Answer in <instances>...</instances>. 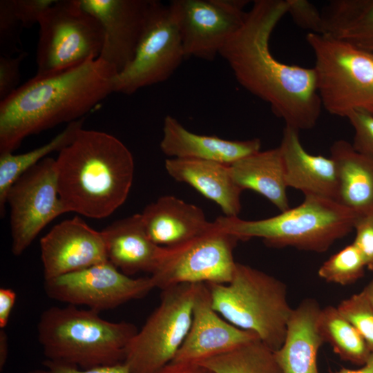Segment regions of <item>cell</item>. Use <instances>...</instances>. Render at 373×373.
I'll return each mask as SVG.
<instances>
[{
  "mask_svg": "<svg viewBox=\"0 0 373 373\" xmlns=\"http://www.w3.org/2000/svg\"><path fill=\"white\" fill-rule=\"evenodd\" d=\"M299 131L285 126L278 146L285 167L287 187L305 196L336 200L338 191L336 164L331 157L312 155L301 144Z\"/></svg>",
  "mask_w": 373,
  "mask_h": 373,
  "instance_id": "18",
  "label": "cell"
},
{
  "mask_svg": "<svg viewBox=\"0 0 373 373\" xmlns=\"http://www.w3.org/2000/svg\"><path fill=\"white\" fill-rule=\"evenodd\" d=\"M116 70L101 58L35 77L0 102V154L27 137L77 121L113 92Z\"/></svg>",
  "mask_w": 373,
  "mask_h": 373,
  "instance_id": "2",
  "label": "cell"
},
{
  "mask_svg": "<svg viewBox=\"0 0 373 373\" xmlns=\"http://www.w3.org/2000/svg\"><path fill=\"white\" fill-rule=\"evenodd\" d=\"M321 308L312 298L292 309L281 347L274 354L283 373H319L318 350L324 343L318 327Z\"/></svg>",
  "mask_w": 373,
  "mask_h": 373,
  "instance_id": "21",
  "label": "cell"
},
{
  "mask_svg": "<svg viewBox=\"0 0 373 373\" xmlns=\"http://www.w3.org/2000/svg\"><path fill=\"white\" fill-rule=\"evenodd\" d=\"M15 14L23 28H28L40 19L56 0H10Z\"/></svg>",
  "mask_w": 373,
  "mask_h": 373,
  "instance_id": "37",
  "label": "cell"
},
{
  "mask_svg": "<svg viewBox=\"0 0 373 373\" xmlns=\"http://www.w3.org/2000/svg\"><path fill=\"white\" fill-rule=\"evenodd\" d=\"M287 14L298 26L311 33H323L322 13L314 4L307 0H287Z\"/></svg>",
  "mask_w": 373,
  "mask_h": 373,
  "instance_id": "34",
  "label": "cell"
},
{
  "mask_svg": "<svg viewBox=\"0 0 373 373\" xmlns=\"http://www.w3.org/2000/svg\"><path fill=\"white\" fill-rule=\"evenodd\" d=\"M45 280L108 261L102 231L75 216L54 226L40 240Z\"/></svg>",
  "mask_w": 373,
  "mask_h": 373,
  "instance_id": "16",
  "label": "cell"
},
{
  "mask_svg": "<svg viewBox=\"0 0 373 373\" xmlns=\"http://www.w3.org/2000/svg\"><path fill=\"white\" fill-rule=\"evenodd\" d=\"M207 285L212 306L222 317L240 329L254 332L273 351L281 347L293 309L283 282L236 262L229 283Z\"/></svg>",
  "mask_w": 373,
  "mask_h": 373,
  "instance_id": "6",
  "label": "cell"
},
{
  "mask_svg": "<svg viewBox=\"0 0 373 373\" xmlns=\"http://www.w3.org/2000/svg\"><path fill=\"white\" fill-rule=\"evenodd\" d=\"M365 268L361 253L352 243L325 261L318 269V275L326 282L347 285L361 278Z\"/></svg>",
  "mask_w": 373,
  "mask_h": 373,
  "instance_id": "30",
  "label": "cell"
},
{
  "mask_svg": "<svg viewBox=\"0 0 373 373\" xmlns=\"http://www.w3.org/2000/svg\"><path fill=\"white\" fill-rule=\"evenodd\" d=\"M354 230L356 235L352 244L361 253L366 268L373 271V216L358 217Z\"/></svg>",
  "mask_w": 373,
  "mask_h": 373,
  "instance_id": "36",
  "label": "cell"
},
{
  "mask_svg": "<svg viewBox=\"0 0 373 373\" xmlns=\"http://www.w3.org/2000/svg\"><path fill=\"white\" fill-rule=\"evenodd\" d=\"M26 52H21L17 56H0V102L6 99L19 86L20 66Z\"/></svg>",
  "mask_w": 373,
  "mask_h": 373,
  "instance_id": "35",
  "label": "cell"
},
{
  "mask_svg": "<svg viewBox=\"0 0 373 373\" xmlns=\"http://www.w3.org/2000/svg\"><path fill=\"white\" fill-rule=\"evenodd\" d=\"M232 177L242 190L250 189L271 202L280 212L289 209L285 167L278 147L259 151L230 165Z\"/></svg>",
  "mask_w": 373,
  "mask_h": 373,
  "instance_id": "25",
  "label": "cell"
},
{
  "mask_svg": "<svg viewBox=\"0 0 373 373\" xmlns=\"http://www.w3.org/2000/svg\"><path fill=\"white\" fill-rule=\"evenodd\" d=\"M198 284L162 290L159 305L127 347L124 363L131 373H157L173 361L191 326Z\"/></svg>",
  "mask_w": 373,
  "mask_h": 373,
  "instance_id": "9",
  "label": "cell"
},
{
  "mask_svg": "<svg viewBox=\"0 0 373 373\" xmlns=\"http://www.w3.org/2000/svg\"><path fill=\"white\" fill-rule=\"evenodd\" d=\"M38 339L47 360L88 369L122 363L138 329L111 322L91 309L51 307L40 316Z\"/></svg>",
  "mask_w": 373,
  "mask_h": 373,
  "instance_id": "4",
  "label": "cell"
},
{
  "mask_svg": "<svg viewBox=\"0 0 373 373\" xmlns=\"http://www.w3.org/2000/svg\"><path fill=\"white\" fill-rule=\"evenodd\" d=\"M164 165L171 177L216 202L225 216L238 217L243 191L235 182L230 165L189 158H168Z\"/></svg>",
  "mask_w": 373,
  "mask_h": 373,
  "instance_id": "23",
  "label": "cell"
},
{
  "mask_svg": "<svg viewBox=\"0 0 373 373\" xmlns=\"http://www.w3.org/2000/svg\"><path fill=\"white\" fill-rule=\"evenodd\" d=\"M38 25L36 75L57 72L99 57L102 28L79 0H56Z\"/></svg>",
  "mask_w": 373,
  "mask_h": 373,
  "instance_id": "8",
  "label": "cell"
},
{
  "mask_svg": "<svg viewBox=\"0 0 373 373\" xmlns=\"http://www.w3.org/2000/svg\"><path fill=\"white\" fill-rule=\"evenodd\" d=\"M102 232L108 261L122 273L131 276L154 272L164 247L157 245L149 238L140 213L117 220Z\"/></svg>",
  "mask_w": 373,
  "mask_h": 373,
  "instance_id": "22",
  "label": "cell"
},
{
  "mask_svg": "<svg viewBox=\"0 0 373 373\" xmlns=\"http://www.w3.org/2000/svg\"><path fill=\"white\" fill-rule=\"evenodd\" d=\"M257 339L254 332L240 329L222 317L212 306L207 283H198L189 330L171 363H197Z\"/></svg>",
  "mask_w": 373,
  "mask_h": 373,
  "instance_id": "17",
  "label": "cell"
},
{
  "mask_svg": "<svg viewBox=\"0 0 373 373\" xmlns=\"http://www.w3.org/2000/svg\"><path fill=\"white\" fill-rule=\"evenodd\" d=\"M144 230L157 245L173 247L208 231L213 225L202 209L173 195H164L140 213Z\"/></svg>",
  "mask_w": 373,
  "mask_h": 373,
  "instance_id": "20",
  "label": "cell"
},
{
  "mask_svg": "<svg viewBox=\"0 0 373 373\" xmlns=\"http://www.w3.org/2000/svg\"><path fill=\"white\" fill-rule=\"evenodd\" d=\"M184 59L181 37L169 6L154 0L133 59L115 76L113 92L131 95L164 82Z\"/></svg>",
  "mask_w": 373,
  "mask_h": 373,
  "instance_id": "11",
  "label": "cell"
},
{
  "mask_svg": "<svg viewBox=\"0 0 373 373\" xmlns=\"http://www.w3.org/2000/svg\"><path fill=\"white\" fill-rule=\"evenodd\" d=\"M333 373H373V353L371 354L366 363L359 369L351 370L341 367Z\"/></svg>",
  "mask_w": 373,
  "mask_h": 373,
  "instance_id": "42",
  "label": "cell"
},
{
  "mask_svg": "<svg viewBox=\"0 0 373 373\" xmlns=\"http://www.w3.org/2000/svg\"><path fill=\"white\" fill-rule=\"evenodd\" d=\"M55 160L58 193L68 212L101 219L126 201L134 160L115 136L82 128Z\"/></svg>",
  "mask_w": 373,
  "mask_h": 373,
  "instance_id": "3",
  "label": "cell"
},
{
  "mask_svg": "<svg viewBox=\"0 0 373 373\" xmlns=\"http://www.w3.org/2000/svg\"><path fill=\"white\" fill-rule=\"evenodd\" d=\"M306 41L322 107L339 117L357 111L373 115V54L324 34L308 32Z\"/></svg>",
  "mask_w": 373,
  "mask_h": 373,
  "instance_id": "7",
  "label": "cell"
},
{
  "mask_svg": "<svg viewBox=\"0 0 373 373\" xmlns=\"http://www.w3.org/2000/svg\"><path fill=\"white\" fill-rule=\"evenodd\" d=\"M84 117L68 124L66 128L45 144L20 154H0V213L5 214L6 198L8 190L25 172L35 166L47 155L61 151L70 144L83 128Z\"/></svg>",
  "mask_w": 373,
  "mask_h": 373,
  "instance_id": "27",
  "label": "cell"
},
{
  "mask_svg": "<svg viewBox=\"0 0 373 373\" xmlns=\"http://www.w3.org/2000/svg\"><path fill=\"white\" fill-rule=\"evenodd\" d=\"M238 241L213 222L204 233L182 244L164 247L158 265L151 276L155 288L229 283L236 265L233 251Z\"/></svg>",
  "mask_w": 373,
  "mask_h": 373,
  "instance_id": "10",
  "label": "cell"
},
{
  "mask_svg": "<svg viewBox=\"0 0 373 373\" xmlns=\"http://www.w3.org/2000/svg\"><path fill=\"white\" fill-rule=\"evenodd\" d=\"M354 131V149L360 154L373 160V115L357 111L347 117Z\"/></svg>",
  "mask_w": 373,
  "mask_h": 373,
  "instance_id": "33",
  "label": "cell"
},
{
  "mask_svg": "<svg viewBox=\"0 0 373 373\" xmlns=\"http://www.w3.org/2000/svg\"><path fill=\"white\" fill-rule=\"evenodd\" d=\"M16 300L15 292L10 289H0V327L3 329L8 324L11 311Z\"/></svg>",
  "mask_w": 373,
  "mask_h": 373,
  "instance_id": "39",
  "label": "cell"
},
{
  "mask_svg": "<svg viewBox=\"0 0 373 373\" xmlns=\"http://www.w3.org/2000/svg\"><path fill=\"white\" fill-rule=\"evenodd\" d=\"M287 6V0H255L220 55L242 87L268 104L285 126L300 131L316 126L323 107L314 67L283 63L270 50Z\"/></svg>",
  "mask_w": 373,
  "mask_h": 373,
  "instance_id": "1",
  "label": "cell"
},
{
  "mask_svg": "<svg viewBox=\"0 0 373 373\" xmlns=\"http://www.w3.org/2000/svg\"><path fill=\"white\" fill-rule=\"evenodd\" d=\"M339 312L353 325L373 353V307L361 291L342 300Z\"/></svg>",
  "mask_w": 373,
  "mask_h": 373,
  "instance_id": "31",
  "label": "cell"
},
{
  "mask_svg": "<svg viewBox=\"0 0 373 373\" xmlns=\"http://www.w3.org/2000/svg\"><path fill=\"white\" fill-rule=\"evenodd\" d=\"M318 327L324 343H328L342 360L361 366L366 363L372 352L363 337L337 307L329 305L321 308Z\"/></svg>",
  "mask_w": 373,
  "mask_h": 373,
  "instance_id": "28",
  "label": "cell"
},
{
  "mask_svg": "<svg viewBox=\"0 0 373 373\" xmlns=\"http://www.w3.org/2000/svg\"><path fill=\"white\" fill-rule=\"evenodd\" d=\"M23 27L15 14L10 0L0 1L1 55H12L19 51L17 46Z\"/></svg>",
  "mask_w": 373,
  "mask_h": 373,
  "instance_id": "32",
  "label": "cell"
},
{
  "mask_svg": "<svg viewBox=\"0 0 373 373\" xmlns=\"http://www.w3.org/2000/svg\"><path fill=\"white\" fill-rule=\"evenodd\" d=\"M361 292L373 307V278L365 286Z\"/></svg>",
  "mask_w": 373,
  "mask_h": 373,
  "instance_id": "43",
  "label": "cell"
},
{
  "mask_svg": "<svg viewBox=\"0 0 373 373\" xmlns=\"http://www.w3.org/2000/svg\"><path fill=\"white\" fill-rule=\"evenodd\" d=\"M157 373H214L208 367L199 363H171Z\"/></svg>",
  "mask_w": 373,
  "mask_h": 373,
  "instance_id": "40",
  "label": "cell"
},
{
  "mask_svg": "<svg viewBox=\"0 0 373 373\" xmlns=\"http://www.w3.org/2000/svg\"><path fill=\"white\" fill-rule=\"evenodd\" d=\"M44 288L52 299L100 312L142 298L155 286L151 276L131 278L108 260L45 280Z\"/></svg>",
  "mask_w": 373,
  "mask_h": 373,
  "instance_id": "14",
  "label": "cell"
},
{
  "mask_svg": "<svg viewBox=\"0 0 373 373\" xmlns=\"http://www.w3.org/2000/svg\"><path fill=\"white\" fill-rule=\"evenodd\" d=\"M197 363L214 373H283L274 351L260 339Z\"/></svg>",
  "mask_w": 373,
  "mask_h": 373,
  "instance_id": "29",
  "label": "cell"
},
{
  "mask_svg": "<svg viewBox=\"0 0 373 373\" xmlns=\"http://www.w3.org/2000/svg\"><path fill=\"white\" fill-rule=\"evenodd\" d=\"M330 153L338 170L336 201L358 216H373V160L344 140L335 141Z\"/></svg>",
  "mask_w": 373,
  "mask_h": 373,
  "instance_id": "24",
  "label": "cell"
},
{
  "mask_svg": "<svg viewBox=\"0 0 373 373\" xmlns=\"http://www.w3.org/2000/svg\"><path fill=\"white\" fill-rule=\"evenodd\" d=\"M8 354V338L3 330L0 332V369L2 370Z\"/></svg>",
  "mask_w": 373,
  "mask_h": 373,
  "instance_id": "41",
  "label": "cell"
},
{
  "mask_svg": "<svg viewBox=\"0 0 373 373\" xmlns=\"http://www.w3.org/2000/svg\"><path fill=\"white\" fill-rule=\"evenodd\" d=\"M160 149L169 158H189L231 165L260 151L258 138L229 140L216 135L194 133L171 116L163 122Z\"/></svg>",
  "mask_w": 373,
  "mask_h": 373,
  "instance_id": "19",
  "label": "cell"
},
{
  "mask_svg": "<svg viewBox=\"0 0 373 373\" xmlns=\"http://www.w3.org/2000/svg\"><path fill=\"white\" fill-rule=\"evenodd\" d=\"M10 207L12 252L21 255L40 231L67 213L58 193L56 160H42L11 186L6 198Z\"/></svg>",
  "mask_w": 373,
  "mask_h": 373,
  "instance_id": "12",
  "label": "cell"
},
{
  "mask_svg": "<svg viewBox=\"0 0 373 373\" xmlns=\"http://www.w3.org/2000/svg\"><path fill=\"white\" fill-rule=\"evenodd\" d=\"M360 217L336 200L305 196L300 204L280 214L258 220L220 216L214 221L222 231L246 241L262 238L269 247H291L323 253L347 236Z\"/></svg>",
  "mask_w": 373,
  "mask_h": 373,
  "instance_id": "5",
  "label": "cell"
},
{
  "mask_svg": "<svg viewBox=\"0 0 373 373\" xmlns=\"http://www.w3.org/2000/svg\"><path fill=\"white\" fill-rule=\"evenodd\" d=\"M325 20L327 35L373 54V0H333Z\"/></svg>",
  "mask_w": 373,
  "mask_h": 373,
  "instance_id": "26",
  "label": "cell"
},
{
  "mask_svg": "<svg viewBox=\"0 0 373 373\" xmlns=\"http://www.w3.org/2000/svg\"><path fill=\"white\" fill-rule=\"evenodd\" d=\"M100 23L104 42L99 58L119 73L133 59L154 0H79Z\"/></svg>",
  "mask_w": 373,
  "mask_h": 373,
  "instance_id": "15",
  "label": "cell"
},
{
  "mask_svg": "<svg viewBox=\"0 0 373 373\" xmlns=\"http://www.w3.org/2000/svg\"><path fill=\"white\" fill-rule=\"evenodd\" d=\"M247 0H172L185 59L213 61L242 25Z\"/></svg>",
  "mask_w": 373,
  "mask_h": 373,
  "instance_id": "13",
  "label": "cell"
},
{
  "mask_svg": "<svg viewBox=\"0 0 373 373\" xmlns=\"http://www.w3.org/2000/svg\"><path fill=\"white\" fill-rule=\"evenodd\" d=\"M29 373H131L124 362L111 365L82 369L77 366L46 359L43 367L35 369Z\"/></svg>",
  "mask_w": 373,
  "mask_h": 373,
  "instance_id": "38",
  "label": "cell"
}]
</instances>
